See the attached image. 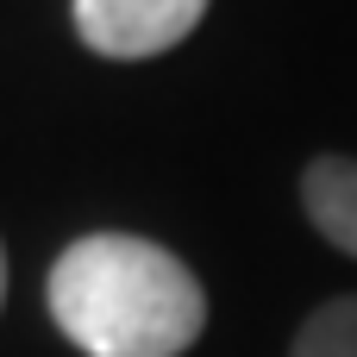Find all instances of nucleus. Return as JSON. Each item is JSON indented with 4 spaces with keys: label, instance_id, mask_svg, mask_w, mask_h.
<instances>
[{
    "label": "nucleus",
    "instance_id": "f257e3e1",
    "mask_svg": "<svg viewBox=\"0 0 357 357\" xmlns=\"http://www.w3.org/2000/svg\"><path fill=\"white\" fill-rule=\"evenodd\" d=\"M50 314L88 357H182L207 326V295L176 251L88 232L50 264Z\"/></svg>",
    "mask_w": 357,
    "mask_h": 357
},
{
    "label": "nucleus",
    "instance_id": "f03ea898",
    "mask_svg": "<svg viewBox=\"0 0 357 357\" xmlns=\"http://www.w3.org/2000/svg\"><path fill=\"white\" fill-rule=\"evenodd\" d=\"M201 13H207V0H75V31L100 56L138 63V56L182 44L201 25Z\"/></svg>",
    "mask_w": 357,
    "mask_h": 357
},
{
    "label": "nucleus",
    "instance_id": "7ed1b4c3",
    "mask_svg": "<svg viewBox=\"0 0 357 357\" xmlns=\"http://www.w3.org/2000/svg\"><path fill=\"white\" fill-rule=\"evenodd\" d=\"M301 207L339 251L357 257V157H314L301 176Z\"/></svg>",
    "mask_w": 357,
    "mask_h": 357
},
{
    "label": "nucleus",
    "instance_id": "20e7f679",
    "mask_svg": "<svg viewBox=\"0 0 357 357\" xmlns=\"http://www.w3.org/2000/svg\"><path fill=\"white\" fill-rule=\"evenodd\" d=\"M289 357H357V295H339L320 314H307Z\"/></svg>",
    "mask_w": 357,
    "mask_h": 357
},
{
    "label": "nucleus",
    "instance_id": "39448f33",
    "mask_svg": "<svg viewBox=\"0 0 357 357\" xmlns=\"http://www.w3.org/2000/svg\"><path fill=\"white\" fill-rule=\"evenodd\" d=\"M0 301H6V257H0Z\"/></svg>",
    "mask_w": 357,
    "mask_h": 357
}]
</instances>
